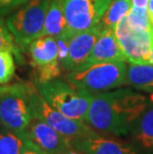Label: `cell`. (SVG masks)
Segmentation results:
<instances>
[{"instance_id": "cell-1", "label": "cell", "mask_w": 153, "mask_h": 154, "mask_svg": "<svg viewBox=\"0 0 153 154\" xmlns=\"http://www.w3.org/2000/svg\"><path fill=\"white\" fill-rule=\"evenodd\" d=\"M39 94L45 100L70 119L86 121L92 94L73 86L61 79L34 83Z\"/></svg>"}, {"instance_id": "cell-2", "label": "cell", "mask_w": 153, "mask_h": 154, "mask_svg": "<svg viewBox=\"0 0 153 154\" xmlns=\"http://www.w3.org/2000/svg\"><path fill=\"white\" fill-rule=\"evenodd\" d=\"M126 68L125 62L99 63L69 72L67 81L90 94L109 91L126 85Z\"/></svg>"}, {"instance_id": "cell-3", "label": "cell", "mask_w": 153, "mask_h": 154, "mask_svg": "<svg viewBox=\"0 0 153 154\" xmlns=\"http://www.w3.org/2000/svg\"><path fill=\"white\" fill-rule=\"evenodd\" d=\"M50 0H31L6 19V25L19 50L24 51L41 37Z\"/></svg>"}, {"instance_id": "cell-4", "label": "cell", "mask_w": 153, "mask_h": 154, "mask_svg": "<svg viewBox=\"0 0 153 154\" xmlns=\"http://www.w3.org/2000/svg\"><path fill=\"white\" fill-rule=\"evenodd\" d=\"M28 97L31 106L32 117L45 121L63 135L72 139H77L97 134L84 121L70 119L51 106L39 94L35 84H29Z\"/></svg>"}, {"instance_id": "cell-5", "label": "cell", "mask_w": 153, "mask_h": 154, "mask_svg": "<svg viewBox=\"0 0 153 154\" xmlns=\"http://www.w3.org/2000/svg\"><path fill=\"white\" fill-rule=\"evenodd\" d=\"M112 0H64L65 35L71 37L99 25Z\"/></svg>"}, {"instance_id": "cell-6", "label": "cell", "mask_w": 153, "mask_h": 154, "mask_svg": "<svg viewBox=\"0 0 153 154\" xmlns=\"http://www.w3.org/2000/svg\"><path fill=\"white\" fill-rule=\"evenodd\" d=\"M30 64L35 70V83L58 79L63 72L58 56L57 41L51 36H41L27 47Z\"/></svg>"}, {"instance_id": "cell-7", "label": "cell", "mask_w": 153, "mask_h": 154, "mask_svg": "<svg viewBox=\"0 0 153 154\" xmlns=\"http://www.w3.org/2000/svg\"><path fill=\"white\" fill-rule=\"evenodd\" d=\"M115 33L128 62L150 64L149 57L153 41V27L151 30L131 28L124 16L116 24Z\"/></svg>"}, {"instance_id": "cell-8", "label": "cell", "mask_w": 153, "mask_h": 154, "mask_svg": "<svg viewBox=\"0 0 153 154\" xmlns=\"http://www.w3.org/2000/svg\"><path fill=\"white\" fill-rule=\"evenodd\" d=\"M112 110L123 135L131 131L132 125L149 103V99L132 88H123L109 91Z\"/></svg>"}, {"instance_id": "cell-9", "label": "cell", "mask_w": 153, "mask_h": 154, "mask_svg": "<svg viewBox=\"0 0 153 154\" xmlns=\"http://www.w3.org/2000/svg\"><path fill=\"white\" fill-rule=\"evenodd\" d=\"M30 84V83H29ZM28 88L0 97V120L3 128L23 134L32 119Z\"/></svg>"}, {"instance_id": "cell-10", "label": "cell", "mask_w": 153, "mask_h": 154, "mask_svg": "<svg viewBox=\"0 0 153 154\" xmlns=\"http://www.w3.org/2000/svg\"><path fill=\"white\" fill-rule=\"evenodd\" d=\"M24 136L47 154H58L74 148V139L63 135L45 121L32 117Z\"/></svg>"}, {"instance_id": "cell-11", "label": "cell", "mask_w": 153, "mask_h": 154, "mask_svg": "<svg viewBox=\"0 0 153 154\" xmlns=\"http://www.w3.org/2000/svg\"><path fill=\"white\" fill-rule=\"evenodd\" d=\"M84 122L97 131L123 135L121 127L112 110L109 91L92 94Z\"/></svg>"}, {"instance_id": "cell-12", "label": "cell", "mask_w": 153, "mask_h": 154, "mask_svg": "<svg viewBox=\"0 0 153 154\" xmlns=\"http://www.w3.org/2000/svg\"><path fill=\"white\" fill-rule=\"evenodd\" d=\"M126 62V57L116 40L115 29L103 28L87 60L76 70L106 62Z\"/></svg>"}, {"instance_id": "cell-13", "label": "cell", "mask_w": 153, "mask_h": 154, "mask_svg": "<svg viewBox=\"0 0 153 154\" xmlns=\"http://www.w3.org/2000/svg\"><path fill=\"white\" fill-rule=\"evenodd\" d=\"M102 29L103 27L99 23L93 28L71 36L69 39V54L63 66V70L71 72L82 66L92 52Z\"/></svg>"}, {"instance_id": "cell-14", "label": "cell", "mask_w": 153, "mask_h": 154, "mask_svg": "<svg viewBox=\"0 0 153 154\" xmlns=\"http://www.w3.org/2000/svg\"><path fill=\"white\" fill-rule=\"evenodd\" d=\"M73 146L86 154H138L130 144L99 134L74 139Z\"/></svg>"}, {"instance_id": "cell-15", "label": "cell", "mask_w": 153, "mask_h": 154, "mask_svg": "<svg viewBox=\"0 0 153 154\" xmlns=\"http://www.w3.org/2000/svg\"><path fill=\"white\" fill-rule=\"evenodd\" d=\"M130 132L143 153L153 154V94L147 107L132 125Z\"/></svg>"}, {"instance_id": "cell-16", "label": "cell", "mask_w": 153, "mask_h": 154, "mask_svg": "<svg viewBox=\"0 0 153 154\" xmlns=\"http://www.w3.org/2000/svg\"><path fill=\"white\" fill-rule=\"evenodd\" d=\"M66 18L64 14V0H50L42 36H51L57 38L65 35Z\"/></svg>"}, {"instance_id": "cell-17", "label": "cell", "mask_w": 153, "mask_h": 154, "mask_svg": "<svg viewBox=\"0 0 153 154\" xmlns=\"http://www.w3.org/2000/svg\"><path fill=\"white\" fill-rule=\"evenodd\" d=\"M128 63L126 68V85L138 91L153 94V65Z\"/></svg>"}, {"instance_id": "cell-18", "label": "cell", "mask_w": 153, "mask_h": 154, "mask_svg": "<svg viewBox=\"0 0 153 154\" xmlns=\"http://www.w3.org/2000/svg\"><path fill=\"white\" fill-rule=\"evenodd\" d=\"M130 8L131 0H112L100 21L102 27L115 29L116 24L127 15Z\"/></svg>"}, {"instance_id": "cell-19", "label": "cell", "mask_w": 153, "mask_h": 154, "mask_svg": "<svg viewBox=\"0 0 153 154\" xmlns=\"http://www.w3.org/2000/svg\"><path fill=\"white\" fill-rule=\"evenodd\" d=\"M25 139L24 134L2 129L0 131V154H19Z\"/></svg>"}, {"instance_id": "cell-20", "label": "cell", "mask_w": 153, "mask_h": 154, "mask_svg": "<svg viewBox=\"0 0 153 154\" xmlns=\"http://www.w3.org/2000/svg\"><path fill=\"white\" fill-rule=\"evenodd\" d=\"M126 19H127L128 25L131 28L140 29V30L152 29L147 8H136L131 6L126 15Z\"/></svg>"}, {"instance_id": "cell-21", "label": "cell", "mask_w": 153, "mask_h": 154, "mask_svg": "<svg viewBox=\"0 0 153 154\" xmlns=\"http://www.w3.org/2000/svg\"><path fill=\"white\" fill-rule=\"evenodd\" d=\"M15 74V61L12 52L9 50L0 51V85L10 82Z\"/></svg>"}, {"instance_id": "cell-22", "label": "cell", "mask_w": 153, "mask_h": 154, "mask_svg": "<svg viewBox=\"0 0 153 154\" xmlns=\"http://www.w3.org/2000/svg\"><path fill=\"white\" fill-rule=\"evenodd\" d=\"M9 50L19 56V49L16 46L13 36L6 25V22L0 17V51Z\"/></svg>"}, {"instance_id": "cell-23", "label": "cell", "mask_w": 153, "mask_h": 154, "mask_svg": "<svg viewBox=\"0 0 153 154\" xmlns=\"http://www.w3.org/2000/svg\"><path fill=\"white\" fill-rule=\"evenodd\" d=\"M57 41L58 45V56H59V61L60 64L62 65L63 68L65 62H66L68 58V54H69V39L70 37H68L66 35H62L60 37L55 38Z\"/></svg>"}, {"instance_id": "cell-24", "label": "cell", "mask_w": 153, "mask_h": 154, "mask_svg": "<svg viewBox=\"0 0 153 154\" xmlns=\"http://www.w3.org/2000/svg\"><path fill=\"white\" fill-rule=\"evenodd\" d=\"M29 83H20L13 85H0V97L12 93L24 91L28 88Z\"/></svg>"}, {"instance_id": "cell-25", "label": "cell", "mask_w": 153, "mask_h": 154, "mask_svg": "<svg viewBox=\"0 0 153 154\" xmlns=\"http://www.w3.org/2000/svg\"><path fill=\"white\" fill-rule=\"evenodd\" d=\"M19 154H47V153L44 152L38 146H36L34 143H32L30 140L26 138L24 145L21 148V151Z\"/></svg>"}, {"instance_id": "cell-26", "label": "cell", "mask_w": 153, "mask_h": 154, "mask_svg": "<svg viewBox=\"0 0 153 154\" xmlns=\"http://www.w3.org/2000/svg\"><path fill=\"white\" fill-rule=\"evenodd\" d=\"M14 0H0V13H7L11 10Z\"/></svg>"}, {"instance_id": "cell-27", "label": "cell", "mask_w": 153, "mask_h": 154, "mask_svg": "<svg viewBox=\"0 0 153 154\" xmlns=\"http://www.w3.org/2000/svg\"><path fill=\"white\" fill-rule=\"evenodd\" d=\"M149 0H131V6L136 8H147Z\"/></svg>"}, {"instance_id": "cell-28", "label": "cell", "mask_w": 153, "mask_h": 154, "mask_svg": "<svg viewBox=\"0 0 153 154\" xmlns=\"http://www.w3.org/2000/svg\"><path fill=\"white\" fill-rule=\"evenodd\" d=\"M147 10H148L149 18H150L151 25H152V27H153V0H149V1H148Z\"/></svg>"}, {"instance_id": "cell-29", "label": "cell", "mask_w": 153, "mask_h": 154, "mask_svg": "<svg viewBox=\"0 0 153 154\" xmlns=\"http://www.w3.org/2000/svg\"><path fill=\"white\" fill-rule=\"evenodd\" d=\"M29 1H31V0H14L12 3V6H11V10L12 9L17 8V7H20V6L26 4V3Z\"/></svg>"}, {"instance_id": "cell-30", "label": "cell", "mask_w": 153, "mask_h": 154, "mask_svg": "<svg viewBox=\"0 0 153 154\" xmlns=\"http://www.w3.org/2000/svg\"><path fill=\"white\" fill-rule=\"evenodd\" d=\"M58 154H86V153H84L83 151H81V150H78L76 148H71L69 150H66V151L58 153Z\"/></svg>"}, {"instance_id": "cell-31", "label": "cell", "mask_w": 153, "mask_h": 154, "mask_svg": "<svg viewBox=\"0 0 153 154\" xmlns=\"http://www.w3.org/2000/svg\"><path fill=\"white\" fill-rule=\"evenodd\" d=\"M149 63L153 65V41H152V47H151V51H150V57H149Z\"/></svg>"}, {"instance_id": "cell-32", "label": "cell", "mask_w": 153, "mask_h": 154, "mask_svg": "<svg viewBox=\"0 0 153 154\" xmlns=\"http://www.w3.org/2000/svg\"><path fill=\"white\" fill-rule=\"evenodd\" d=\"M2 127H3V125H2V123H1V120H0V131L2 130Z\"/></svg>"}]
</instances>
